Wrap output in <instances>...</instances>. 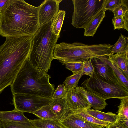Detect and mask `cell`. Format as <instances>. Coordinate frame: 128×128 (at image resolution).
Wrapping results in <instances>:
<instances>
[{"label": "cell", "mask_w": 128, "mask_h": 128, "mask_svg": "<svg viewBox=\"0 0 128 128\" xmlns=\"http://www.w3.org/2000/svg\"><path fill=\"white\" fill-rule=\"evenodd\" d=\"M39 9L24 0H8L0 12V36L33 37L40 28Z\"/></svg>", "instance_id": "obj_1"}, {"label": "cell", "mask_w": 128, "mask_h": 128, "mask_svg": "<svg viewBox=\"0 0 128 128\" xmlns=\"http://www.w3.org/2000/svg\"><path fill=\"white\" fill-rule=\"evenodd\" d=\"M32 37L7 38L0 46V94L11 86L29 57Z\"/></svg>", "instance_id": "obj_2"}, {"label": "cell", "mask_w": 128, "mask_h": 128, "mask_svg": "<svg viewBox=\"0 0 128 128\" xmlns=\"http://www.w3.org/2000/svg\"><path fill=\"white\" fill-rule=\"evenodd\" d=\"M50 78L48 73L34 67L28 57L11 85L12 92L13 94H22L52 98L55 90L54 85L50 82Z\"/></svg>", "instance_id": "obj_3"}, {"label": "cell", "mask_w": 128, "mask_h": 128, "mask_svg": "<svg viewBox=\"0 0 128 128\" xmlns=\"http://www.w3.org/2000/svg\"><path fill=\"white\" fill-rule=\"evenodd\" d=\"M52 21L40 27L32 37L31 50L29 56L32 66L36 69L48 73L54 59V48L60 35L53 32Z\"/></svg>", "instance_id": "obj_4"}, {"label": "cell", "mask_w": 128, "mask_h": 128, "mask_svg": "<svg viewBox=\"0 0 128 128\" xmlns=\"http://www.w3.org/2000/svg\"><path fill=\"white\" fill-rule=\"evenodd\" d=\"M112 45L108 44H86L79 43L56 44L53 52L54 59L63 65L72 62H83L90 59L108 56Z\"/></svg>", "instance_id": "obj_5"}, {"label": "cell", "mask_w": 128, "mask_h": 128, "mask_svg": "<svg viewBox=\"0 0 128 128\" xmlns=\"http://www.w3.org/2000/svg\"><path fill=\"white\" fill-rule=\"evenodd\" d=\"M85 90L106 100L120 99L128 96V91L120 83L115 84L103 79L95 72L93 76L85 80L82 84Z\"/></svg>", "instance_id": "obj_6"}, {"label": "cell", "mask_w": 128, "mask_h": 128, "mask_svg": "<svg viewBox=\"0 0 128 128\" xmlns=\"http://www.w3.org/2000/svg\"><path fill=\"white\" fill-rule=\"evenodd\" d=\"M74 12L72 25L84 28L102 8L104 0H72Z\"/></svg>", "instance_id": "obj_7"}, {"label": "cell", "mask_w": 128, "mask_h": 128, "mask_svg": "<svg viewBox=\"0 0 128 128\" xmlns=\"http://www.w3.org/2000/svg\"><path fill=\"white\" fill-rule=\"evenodd\" d=\"M13 95L14 109L23 113L32 114L42 107L50 104L53 100L52 98L29 94H16Z\"/></svg>", "instance_id": "obj_8"}, {"label": "cell", "mask_w": 128, "mask_h": 128, "mask_svg": "<svg viewBox=\"0 0 128 128\" xmlns=\"http://www.w3.org/2000/svg\"><path fill=\"white\" fill-rule=\"evenodd\" d=\"M65 98L66 111L63 119L72 112L79 110H86L91 108L85 96L77 91L75 87L68 90Z\"/></svg>", "instance_id": "obj_9"}, {"label": "cell", "mask_w": 128, "mask_h": 128, "mask_svg": "<svg viewBox=\"0 0 128 128\" xmlns=\"http://www.w3.org/2000/svg\"><path fill=\"white\" fill-rule=\"evenodd\" d=\"M62 0H46L39 6L38 12L40 27L51 22L59 11V6Z\"/></svg>", "instance_id": "obj_10"}, {"label": "cell", "mask_w": 128, "mask_h": 128, "mask_svg": "<svg viewBox=\"0 0 128 128\" xmlns=\"http://www.w3.org/2000/svg\"><path fill=\"white\" fill-rule=\"evenodd\" d=\"M64 128H103L91 123L76 114L70 113L58 122Z\"/></svg>", "instance_id": "obj_11"}, {"label": "cell", "mask_w": 128, "mask_h": 128, "mask_svg": "<svg viewBox=\"0 0 128 128\" xmlns=\"http://www.w3.org/2000/svg\"><path fill=\"white\" fill-rule=\"evenodd\" d=\"M93 59L95 72L100 76L110 82L115 84H121L110 66L99 58H95Z\"/></svg>", "instance_id": "obj_12"}, {"label": "cell", "mask_w": 128, "mask_h": 128, "mask_svg": "<svg viewBox=\"0 0 128 128\" xmlns=\"http://www.w3.org/2000/svg\"><path fill=\"white\" fill-rule=\"evenodd\" d=\"M77 91L82 94L86 98L91 107L94 110H102L108 104L106 100L96 95L85 90L82 87H75Z\"/></svg>", "instance_id": "obj_13"}, {"label": "cell", "mask_w": 128, "mask_h": 128, "mask_svg": "<svg viewBox=\"0 0 128 128\" xmlns=\"http://www.w3.org/2000/svg\"><path fill=\"white\" fill-rule=\"evenodd\" d=\"M106 11L102 8L93 18L84 29V35L93 37L105 16Z\"/></svg>", "instance_id": "obj_14"}, {"label": "cell", "mask_w": 128, "mask_h": 128, "mask_svg": "<svg viewBox=\"0 0 128 128\" xmlns=\"http://www.w3.org/2000/svg\"><path fill=\"white\" fill-rule=\"evenodd\" d=\"M29 120L24 113L15 109L10 111H0V120L1 122H28Z\"/></svg>", "instance_id": "obj_15"}, {"label": "cell", "mask_w": 128, "mask_h": 128, "mask_svg": "<svg viewBox=\"0 0 128 128\" xmlns=\"http://www.w3.org/2000/svg\"><path fill=\"white\" fill-rule=\"evenodd\" d=\"M108 58L113 62L128 79V52L110 55Z\"/></svg>", "instance_id": "obj_16"}, {"label": "cell", "mask_w": 128, "mask_h": 128, "mask_svg": "<svg viewBox=\"0 0 128 128\" xmlns=\"http://www.w3.org/2000/svg\"><path fill=\"white\" fill-rule=\"evenodd\" d=\"M89 114L100 121L108 122L110 124L116 122L118 118V115L112 112L107 113L102 112L93 109L86 110Z\"/></svg>", "instance_id": "obj_17"}, {"label": "cell", "mask_w": 128, "mask_h": 128, "mask_svg": "<svg viewBox=\"0 0 128 128\" xmlns=\"http://www.w3.org/2000/svg\"><path fill=\"white\" fill-rule=\"evenodd\" d=\"M51 109L57 116L59 122L64 118L66 111V104L65 97L58 100H53L50 104Z\"/></svg>", "instance_id": "obj_18"}, {"label": "cell", "mask_w": 128, "mask_h": 128, "mask_svg": "<svg viewBox=\"0 0 128 128\" xmlns=\"http://www.w3.org/2000/svg\"><path fill=\"white\" fill-rule=\"evenodd\" d=\"M108 56L101 57L98 58L103 61L111 67L120 83L128 91V79L126 77L120 69L113 62L108 58Z\"/></svg>", "instance_id": "obj_19"}, {"label": "cell", "mask_w": 128, "mask_h": 128, "mask_svg": "<svg viewBox=\"0 0 128 128\" xmlns=\"http://www.w3.org/2000/svg\"><path fill=\"white\" fill-rule=\"evenodd\" d=\"M35 128H64L58 121L40 118L29 120Z\"/></svg>", "instance_id": "obj_20"}, {"label": "cell", "mask_w": 128, "mask_h": 128, "mask_svg": "<svg viewBox=\"0 0 128 128\" xmlns=\"http://www.w3.org/2000/svg\"><path fill=\"white\" fill-rule=\"evenodd\" d=\"M128 52V38L121 34L118 39L112 47L110 55Z\"/></svg>", "instance_id": "obj_21"}, {"label": "cell", "mask_w": 128, "mask_h": 128, "mask_svg": "<svg viewBox=\"0 0 128 128\" xmlns=\"http://www.w3.org/2000/svg\"><path fill=\"white\" fill-rule=\"evenodd\" d=\"M66 14L65 11L60 10L52 21V32L56 36L60 35Z\"/></svg>", "instance_id": "obj_22"}, {"label": "cell", "mask_w": 128, "mask_h": 128, "mask_svg": "<svg viewBox=\"0 0 128 128\" xmlns=\"http://www.w3.org/2000/svg\"><path fill=\"white\" fill-rule=\"evenodd\" d=\"M32 114L39 118L45 120L58 121L56 115L52 111L50 104L44 106Z\"/></svg>", "instance_id": "obj_23"}, {"label": "cell", "mask_w": 128, "mask_h": 128, "mask_svg": "<svg viewBox=\"0 0 128 128\" xmlns=\"http://www.w3.org/2000/svg\"><path fill=\"white\" fill-rule=\"evenodd\" d=\"M70 113L77 114L88 121L101 126L106 128L110 123L100 121L90 115L86 110H79L73 111Z\"/></svg>", "instance_id": "obj_24"}, {"label": "cell", "mask_w": 128, "mask_h": 128, "mask_svg": "<svg viewBox=\"0 0 128 128\" xmlns=\"http://www.w3.org/2000/svg\"><path fill=\"white\" fill-rule=\"evenodd\" d=\"M83 75L82 71L73 74L66 78L64 82L66 88L68 90L78 86L79 80Z\"/></svg>", "instance_id": "obj_25"}, {"label": "cell", "mask_w": 128, "mask_h": 128, "mask_svg": "<svg viewBox=\"0 0 128 128\" xmlns=\"http://www.w3.org/2000/svg\"><path fill=\"white\" fill-rule=\"evenodd\" d=\"M112 21L114 30L123 28L128 31V12L123 17H114Z\"/></svg>", "instance_id": "obj_26"}, {"label": "cell", "mask_w": 128, "mask_h": 128, "mask_svg": "<svg viewBox=\"0 0 128 128\" xmlns=\"http://www.w3.org/2000/svg\"><path fill=\"white\" fill-rule=\"evenodd\" d=\"M2 128H35L30 122H1Z\"/></svg>", "instance_id": "obj_27"}, {"label": "cell", "mask_w": 128, "mask_h": 128, "mask_svg": "<svg viewBox=\"0 0 128 128\" xmlns=\"http://www.w3.org/2000/svg\"><path fill=\"white\" fill-rule=\"evenodd\" d=\"M123 0H104L103 8L106 11L110 10L112 12L120 6Z\"/></svg>", "instance_id": "obj_28"}, {"label": "cell", "mask_w": 128, "mask_h": 128, "mask_svg": "<svg viewBox=\"0 0 128 128\" xmlns=\"http://www.w3.org/2000/svg\"><path fill=\"white\" fill-rule=\"evenodd\" d=\"M121 103L118 106V116L128 118V96L120 99Z\"/></svg>", "instance_id": "obj_29"}, {"label": "cell", "mask_w": 128, "mask_h": 128, "mask_svg": "<svg viewBox=\"0 0 128 128\" xmlns=\"http://www.w3.org/2000/svg\"><path fill=\"white\" fill-rule=\"evenodd\" d=\"M68 90L64 84L58 86L52 96L53 100H58L65 97Z\"/></svg>", "instance_id": "obj_30"}, {"label": "cell", "mask_w": 128, "mask_h": 128, "mask_svg": "<svg viewBox=\"0 0 128 128\" xmlns=\"http://www.w3.org/2000/svg\"><path fill=\"white\" fill-rule=\"evenodd\" d=\"M95 72V68L92 62V59L83 62L82 74L92 77Z\"/></svg>", "instance_id": "obj_31"}, {"label": "cell", "mask_w": 128, "mask_h": 128, "mask_svg": "<svg viewBox=\"0 0 128 128\" xmlns=\"http://www.w3.org/2000/svg\"><path fill=\"white\" fill-rule=\"evenodd\" d=\"M128 12V0H123L121 5L116 9L112 12L114 17H123Z\"/></svg>", "instance_id": "obj_32"}, {"label": "cell", "mask_w": 128, "mask_h": 128, "mask_svg": "<svg viewBox=\"0 0 128 128\" xmlns=\"http://www.w3.org/2000/svg\"><path fill=\"white\" fill-rule=\"evenodd\" d=\"M83 62H75L68 63L65 64L66 68L72 71L73 74L82 72Z\"/></svg>", "instance_id": "obj_33"}, {"label": "cell", "mask_w": 128, "mask_h": 128, "mask_svg": "<svg viewBox=\"0 0 128 128\" xmlns=\"http://www.w3.org/2000/svg\"><path fill=\"white\" fill-rule=\"evenodd\" d=\"M118 118L115 122L110 124L106 128H128L120 122Z\"/></svg>", "instance_id": "obj_34"}, {"label": "cell", "mask_w": 128, "mask_h": 128, "mask_svg": "<svg viewBox=\"0 0 128 128\" xmlns=\"http://www.w3.org/2000/svg\"><path fill=\"white\" fill-rule=\"evenodd\" d=\"M118 119L122 124L128 127V118L124 117L118 116Z\"/></svg>", "instance_id": "obj_35"}, {"label": "cell", "mask_w": 128, "mask_h": 128, "mask_svg": "<svg viewBox=\"0 0 128 128\" xmlns=\"http://www.w3.org/2000/svg\"><path fill=\"white\" fill-rule=\"evenodd\" d=\"M8 0H0V12L5 5Z\"/></svg>", "instance_id": "obj_36"}, {"label": "cell", "mask_w": 128, "mask_h": 128, "mask_svg": "<svg viewBox=\"0 0 128 128\" xmlns=\"http://www.w3.org/2000/svg\"><path fill=\"white\" fill-rule=\"evenodd\" d=\"M0 128H2L1 122L0 120Z\"/></svg>", "instance_id": "obj_37"}]
</instances>
